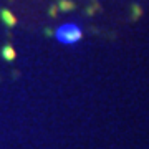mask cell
<instances>
[{"instance_id":"cell-1","label":"cell","mask_w":149,"mask_h":149,"mask_svg":"<svg viewBox=\"0 0 149 149\" xmlns=\"http://www.w3.org/2000/svg\"><path fill=\"white\" fill-rule=\"evenodd\" d=\"M83 33H81V28L76 27L74 23H66V25H61V27L56 30V40L63 45H73V43L80 42Z\"/></svg>"}]
</instances>
